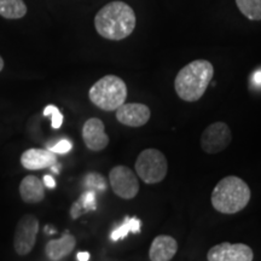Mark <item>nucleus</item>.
<instances>
[{
    "mask_svg": "<svg viewBox=\"0 0 261 261\" xmlns=\"http://www.w3.org/2000/svg\"><path fill=\"white\" fill-rule=\"evenodd\" d=\"M94 27L100 37L119 41L132 34L136 28V14L123 2H112L103 6L94 17Z\"/></svg>",
    "mask_w": 261,
    "mask_h": 261,
    "instance_id": "nucleus-1",
    "label": "nucleus"
},
{
    "mask_svg": "<svg viewBox=\"0 0 261 261\" xmlns=\"http://www.w3.org/2000/svg\"><path fill=\"white\" fill-rule=\"evenodd\" d=\"M214 68L211 62L196 60L185 65L174 80V89L185 102H196L203 96L211 80Z\"/></svg>",
    "mask_w": 261,
    "mask_h": 261,
    "instance_id": "nucleus-2",
    "label": "nucleus"
},
{
    "mask_svg": "<svg viewBox=\"0 0 261 261\" xmlns=\"http://www.w3.org/2000/svg\"><path fill=\"white\" fill-rule=\"evenodd\" d=\"M211 201L214 210L219 213H238L249 203L250 189L243 179L236 175H228L215 185Z\"/></svg>",
    "mask_w": 261,
    "mask_h": 261,
    "instance_id": "nucleus-3",
    "label": "nucleus"
},
{
    "mask_svg": "<svg viewBox=\"0 0 261 261\" xmlns=\"http://www.w3.org/2000/svg\"><path fill=\"white\" fill-rule=\"evenodd\" d=\"M90 100L106 112H114L126 102L127 86L121 77L107 75L99 79L89 91Z\"/></svg>",
    "mask_w": 261,
    "mask_h": 261,
    "instance_id": "nucleus-4",
    "label": "nucleus"
},
{
    "mask_svg": "<svg viewBox=\"0 0 261 261\" xmlns=\"http://www.w3.org/2000/svg\"><path fill=\"white\" fill-rule=\"evenodd\" d=\"M135 167L138 177L145 184H158L168 172L167 159L158 149L143 150L137 158Z\"/></svg>",
    "mask_w": 261,
    "mask_h": 261,
    "instance_id": "nucleus-5",
    "label": "nucleus"
},
{
    "mask_svg": "<svg viewBox=\"0 0 261 261\" xmlns=\"http://www.w3.org/2000/svg\"><path fill=\"white\" fill-rule=\"evenodd\" d=\"M114 194L123 200H132L139 192V182L133 171L126 166H116L109 173Z\"/></svg>",
    "mask_w": 261,
    "mask_h": 261,
    "instance_id": "nucleus-6",
    "label": "nucleus"
},
{
    "mask_svg": "<svg viewBox=\"0 0 261 261\" xmlns=\"http://www.w3.org/2000/svg\"><path fill=\"white\" fill-rule=\"evenodd\" d=\"M39 232V220L34 215L27 214L19 219L15 231L14 247L19 255H27L33 250Z\"/></svg>",
    "mask_w": 261,
    "mask_h": 261,
    "instance_id": "nucleus-7",
    "label": "nucleus"
},
{
    "mask_svg": "<svg viewBox=\"0 0 261 261\" xmlns=\"http://www.w3.org/2000/svg\"><path fill=\"white\" fill-rule=\"evenodd\" d=\"M232 140L231 129L225 122L212 123L201 136V148L207 154H218L228 146Z\"/></svg>",
    "mask_w": 261,
    "mask_h": 261,
    "instance_id": "nucleus-8",
    "label": "nucleus"
},
{
    "mask_svg": "<svg viewBox=\"0 0 261 261\" xmlns=\"http://www.w3.org/2000/svg\"><path fill=\"white\" fill-rule=\"evenodd\" d=\"M253 257L252 248L243 243L217 244L207 254L208 261H253Z\"/></svg>",
    "mask_w": 261,
    "mask_h": 261,
    "instance_id": "nucleus-9",
    "label": "nucleus"
},
{
    "mask_svg": "<svg viewBox=\"0 0 261 261\" xmlns=\"http://www.w3.org/2000/svg\"><path fill=\"white\" fill-rule=\"evenodd\" d=\"M151 116L150 109L140 103H123L116 109V119L128 127H142L148 123Z\"/></svg>",
    "mask_w": 261,
    "mask_h": 261,
    "instance_id": "nucleus-10",
    "label": "nucleus"
},
{
    "mask_svg": "<svg viewBox=\"0 0 261 261\" xmlns=\"http://www.w3.org/2000/svg\"><path fill=\"white\" fill-rule=\"evenodd\" d=\"M83 139L85 145L92 151H100L109 144V137L106 133V127L102 120L92 117L84 123Z\"/></svg>",
    "mask_w": 261,
    "mask_h": 261,
    "instance_id": "nucleus-11",
    "label": "nucleus"
},
{
    "mask_svg": "<svg viewBox=\"0 0 261 261\" xmlns=\"http://www.w3.org/2000/svg\"><path fill=\"white\" fill-rule=\"evenodd\" d=\"M21 163L29 171L51 168L57 163V156L48 149H29L22 154Z\"/></svg>",
    "mask_w": 261,
    "mask_h": 261,
    "instance_id": "nucleus-12",
    "label": "nucleus"
},
{
    "mask_svg": "<svg viewBox=\"0 0 261 261\" xmlns=\"http://www.w3.org/2000/svg\"><path fill=\"white\" fill-rule=\"evenodd\" d=\"M178 252V243L167 234H160L152 241L149 250L151 261H171Z\"/></svg>",
    "mask_w": 261,
    "mask_h": 261,
    "instance_id": "nucleus-13",
    "label": "nucleus"
},
{
    "mask_svg": "<svg viewBox=\"0 0 261 261\" xmlns=\"http://www.w3.org/2000/svg\"><path fill=\"white\" fill-rule=\"evenodd\" d=\"M76 246V240L73 234L65 231L63 236L58 240H51L45 247V253L52 261H60L73 252Z\"/></svg>",
    "mask_w": 261,
    "mask_h": 261,
    "instance_id": "nucleus-14",
    "label": "nucleus"
},
{
    "mask_svg": "<svg viewBox=\"0 0 261 261\" xmlns=\"http://www.w3.org/2000/svg\"><path fill=\"white\" fill-rule=\"evenodd\" d=\"M45 185L35 175H27L19 184V195L25 203H39L45 198Z\"/></svg>",
    "mask_w": 261,
    "mask_h": 261,
    "instance_id": "nucleus-15",
    "label": "nucleus"
},
{
    "mask_svg": "<svg viewBox=\"0 0 261 261\" xmlns=\"http://www.w3.org/2000/svg\"><path fill=\"white\" fill-rule=\"evenodd\" d=\"M27 14L23 0H0V16L8 19H18Z\"/></svg>",
    "mask_w": 261,
    "mask_h": 261,
    "instance_id": "nucleus-16",
    "label": "nucleus"
},
{
    "mask_svg": "<svg viewBox=\"0 0 261 261\" xmlns=\"http://www.w3.org/2000/svg\"><path fill=\"white\" fill-rule=\"evenodd\" d=\"M140 227H142V221L139 219H137V218L126 217L123 224L113 231L112 234H110V238H112V241H114V242H116V241L123 240L129 232L139 233Z\"/></svg>",
    "mask_w": 261,
    "mask_h": 261,
    "instance_id": "nucleus-17",
    "label": "nucleus"
},
{
    "mask_svg": "<svg viewBox=\"0 0 261 261\" xmlns=\"http://www.w3.org/2000/svg\"><path fill=\"white\" fill-rule=\"evenodd\" d=\"M237 8L250 21L261 19V0H236Z\"/></svg>",
    "mask_w": 261,
    "mask_h": 261,
    "instance_id": "nucleus-18",
    "label": "nucleus"
},
{
    "mask_svg": "<svg viewBox=\"0 0 261 261\" xmlns=\"http://www.w3.org/2000/svg\"><path fill=\"white\" fill-rule=\"evenodd\" d=\"M84 187L86 190H94L96 192H103L107 189V180L102 174L91 172L84 179Z\"/></svg>",
    "mask_w": 261,
    "mask_h": 261,
    "instance_id": "nucleus-19",
    "label": "nucleus"
},
{
    "mask_svg": "<svg viewBox=\"0 0 261 261\" xmlns=\"http://www.w3.org/2000/svg\"><path fill=\"white\" fill-rule=\"evenodd\" d=\"M96 195L97 192L94 190H85L83 195L80 196L79 203L83 207L84 212L96 211L97 210V202H96Z\"/></svg>",
    "mask_w": 261,
    "mask_h": 261,
    "instance_id": "nucleus-20",
    "label": "nucleus"
},
{
    "mask_svg": "<svg viewBox=\"0 0 261 261\" xmlns=\"http://www.w3.org/2000/svg\"><path fill=\"white\" fill-rule=\"evenodd\" d=\"M48 115L52 116V122H51L52 128L55 129L61 128L62 123H63V115H62L60 109L55 106H47L44 109V116H48Z\"/></svg>",
    "mask_w": 261,
    "mask_h": 261,
    "instance_id": "nucleus-21",
    "label": "nucleus"
},
{
    "mask_svg": "<svg viewBox=\"0 0 261 261\" xmlns=\"http://www.w3.org/2000/svg\"><path fill=\"white\" fill-rule=\"evenodd\" d=\"M71 148H73V144H71L70 140L62 139L55 145H51L48 150L54 152V154H67V152L70 151Z\"/></svg>",
    "mask_w": 261,
    "mask_h": 261,
    "instance_id": "nucleus-22",
    "label": "nucleus"
},
{
    "mask_svg": "<svg viewBox=\"0 0 261 261\" xmlns=\"http://www.w3.org/2000/svg\"><path fill=\"white\" fill-rule=\"evenodd\" d=\"M83 207H81V204L79 203V201L74 202V204L71 205V210H70V215L73 219H77V218L80 217L81 214H83Z\"/></svg>",
    "mask_w": 261,
    "mask_h": 261,
    "instance_id": "nucleus-23",
    "label": "nucleus"
},
{
    "mask_svg": "<svg viewBox=\"0 0 261 261\" xmlns=\"http://www.w3.org/2000/svg\"><path fill=\"white\" fill-rule=\"evenodd\" d=\"M44 185L50 189H54L55 187H56V180H55L54 177L46 174V175H44Z\"/></svg>",
    "mask_w": 261,
    "mask_h": 261,
    "instance_id": "nucleus-24",
    "label": "nucleus"
},
{
    "mask_svg": "<svg viewBox=\"0 0 261 261\" xmlns=\"http://www.w3.org/2000/svg\"><path fill=\"white\" fill-rule=\"evenodd\" d=\"M253 83L256 85V86H261V69L257 70L253 75Z\"/></svg>",
    "mask_w": 261,
    "mask_h": 261,
    "instance_id": "nucleus-25",
    "label": "nucleus"
},
{
    "mask_svg": "<svg viewBox=\"0 0 261 261\" xmlns=\"http://www.w3.org/2000/svg\"><path fill=\"white\" fill-rule=\"evenodd\" d=\"M77 260H79V261H89L90 260V253L89 252L77 253Z\"/></svg>",
    "mask_w": 261,
    "mask_h": 261,
    "instance_id": "nucleus-26",
    "label": "nucleus"
},
{
    "mask_svg": "<svg viewBox=\"0 0 261 261\" xmlns=\"http://www.w3.org/2000/svg\"><path fill=\"white\" fill-rule=\"evenodd\" d=\"M60 167L61 166L58 165V163H56V165H54L51 167V169H52V172H55V173H60Z\"/></svg>",
    "mask_w": 261,
    "mask_h": 261,
    "instance_id": "nucleus-27",
    "label": "nucleus"
},
{
    "mask_svg": "<svg viewBox=\"0 0 261 261\" xmlns=\"http://www.w3.org/2000/svg\"><path fill=\"white\" fill-rule=\"evenodd\" d=\"M3 68H4V60H3L2 56H0V71L3 70Z\"/></svg>",
    "mask_w": 261,
    "mask_h": 261,
    "instance_id": "nucleus-28",
    "label": "nucleus"
}]
</instances>
